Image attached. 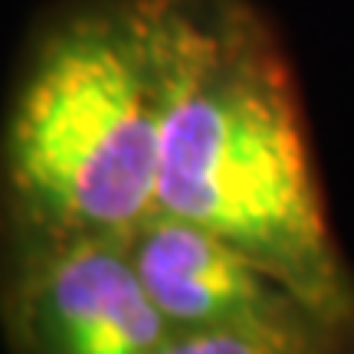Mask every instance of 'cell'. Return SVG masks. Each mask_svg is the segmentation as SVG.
<instances>
[{
    "mask_svg": "<svg viewBox=\"0 0 354 354\" xmlns=\"http://www.w3.org/2000/svg\"><path fill=\"white\" fill-rule=\"evenodd\" d=\"M161 145L154 210L240 246L354 338V276L331 236L299 86L250 0H154Z\"/></svg>",
    "mask_w": 354,
    "mask_h": 354,
    "instance_id": "cell-1",
    "label": "cell"
},
{
    "mask_svg": "<svg viewBox=\"0 0 354 354\" xmlns=\"http://www.w3.org/2000/svg\"><path fill=\"white\" fill-rule=\"evenodd\" d=\"M161 50L154 0H73L37 30L0 125V266L128 240L154 214Z\"/></svg>",
    "mask_w": 354,
    "mask_h": 354,
    "instance_id": "cell-2",
    "label": "cell"
},
{
    "mask_svg": "<svg viewBox=\"0 0 354 354\" xmlns=\"http://www.w3.org/2000/svg\"><path fill=\"white\" fill-rule=\"evenodd\" d=\"M128 250L171 325L165 354H322L348 348L335 322L302 302L240 246L154 210Z\"/></svg>",
    "mask_w": 354,
    "mask_h": 354,
    "instance_id": "cell-3",
    "label": "cell"
},
{
    "mask_svg": "<svg viewBox=\"0 0 354 354\" xmlns=\"http://www.w3.org/2000/svg\"><path fill=\"white\" fill-rule=\"evenodd\" d=\"M0 335L20 354H165L171 325L128 240H79L0 266Z\"/></svg>",
    "mask_w": 354,
    "mask_h": 354,
    "instance_id": "cell-4",
    "label": "cell"
}]
</instances>
